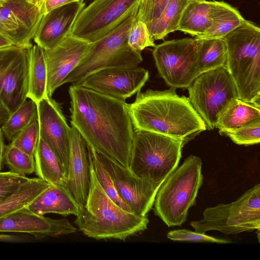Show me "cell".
<instances>
[{
  "label": "cell",
  "mask_w": 260,
  "mask_h": 260,
  "mask_svg": "<svg viewBox=\"0 0 260 260\" xmlns=\"http://www.w3.org/2000/svg\"><path fill=\"white\" fill-rule=\"evenodd\" d=\"M28 48L13 45L0 49V102L11 113L27 99Z\"/></svg>",
  "instance_id": "12"
},
{
  "label": "cell",
  "mask_w": 260,
  "mask_h": 260,
  "mask_svg": "<svg viewBox=\"0 0 260 260\" xmlns=\"http://www.w3.org/2000/svg\"><path fill=\"white\" fill-rule=\"evenodd\" d=\"M51 185L38 177L29 178L12 195L0 201V218L18 209L27 206Z\"/></svg>",
  "instance_id": "27"
},
{
  "label": "cell",
  "mask_w": 260,
  "mask_h": 260,
  "mask_svg": "<svg viewBox=\"0 0 260 260\" xmlns=\"http://www.w3.org/2000/svg\"><path fill=\"white\" fill-rule=\"evenodd\" d=\"M29 179L10 171L0 172V201L12 195Z\"/></svg>",
  "instance_id": "38"
},
{
  "label": "cell",
  "mask_w": 260,
  "mask_h": 260,
  "mask_svg": "<svg viewBox=\"0 0 260 260\" xmlns=\"http://www.w3.org/2000/svg\"><path fill=\"white\" fill-rule=\"evenodd\" d=\"M40 137L57 157L67 178L70 155V126L58 103L47 96L38 103Z\"/></svg>",
  "instance_id": "16"
},
{
  "label": "cell",
  "mask_w": 260,
  "mask_h": 260,
  "mask_svg": "<svg viewBox=\"0 0 260 260\" xmlns=\"http://www.w3.org/2000/svg\"><path fill=\"white\" fill-rule=\"evenodd\" d=\"M149 78V72L142 68L116 67L102 69L87 76L82 85L118 100L141 91Z\"/></svg>",
  "instance_id": "15"
},
{
  "label": "cell",
  "mask_w": 260,
  "mask_h": 260,
  "mask_svg": "<svg viewBox=\"0 0 260 260\" xmlns=\"http://www.w3.org/2000/svg\"><path fill=\"white\" fill-rule=\"evenodd\" d=\"M225 68L236 88L238 98L260 107V28L245 19L226 36Z\"/></svg>",
  "instance_id": "4"
},
{
  "label": "cell",
  "mask_w": 260,
  "mask_h": 260,
  "mask_svg": "<svg viewBox=\"0 0 260 260\" xmlns=\"http://www.w3.org/2000/svg\"><path fill=\"white\" fill-rule=\"evenodd\" d=\"M245 20L240 12L230 5L214 19L211 25L203 35L195 38L223 39L231 31L242 25Z\"/></svg>",
  "instance_id": "30"
},
{
  "label": "cell",
  "mask_w": 260,
  "mask_h": 260,
  "mask_svg": "<svg viewBox=\"0 0 260 260\" xmlns=\"http://www.w3.org/2000/svg\"><path fill=\"white\" fill-rule=\"evenodd\" d=\"M45 0H32L31 2L37 5L39 7L42 9V6Z\"/></svg>",
  "instance_id": "43"
},
{
  "label": "cell",
  "mask_w": 260,
  "mask_h": 260,
  "mask_svg": "<svg viewBox=\"0 0 260 260\" xmlns=\"http://www.w3.org/2000/svg\"><path fill=\"white\" fill-rule=\"evenodd\" d=\"M127 44L131 48L138 52L156 45L147 25L135 17L128 34Z\"/></svg>",
  "instance_id": "34"
},
{
  "label": "cell",
  "mask_w": 260,
  "mask_h": 260,
  "mask_svg": "<svg viewBox=\"0 0 260 260\" xmlns=\"http://www.w3.org/2000/svg\"><path fill=\"white\" fill-rule=\"evenodd\" d=\"M76 231L68 219L46 217L33 212L27 206L0 218V232L23 233L44 238L68 235Z\"/></svg>",
  "instance_id": "17"
},
{
  "label": "cell",
  "mask_w": 260,
  "mask_h": 260,
  "mask_svg": "<svg viewBox=\"0 0 260 260\" xmlns=\"http://www.w3.org/2000/svg\"><path fill=\"white\" fill-rule=\"evenodd\" d=\"M85 7L83 0L65 5L45 14L34 37L36 45L50 50L71 34L74 23Z\"/></svg>",
  "instance_id": "19"
},
{
  "label": "cell",
  "mask_w": 260,
  "mask_h": 260,
  "mask_svg": "<svg viewBox=\"0 0 260 260\" xmlns=\"http://www.w3.org/2000/svg\"><path fill=\"white\" fill-rule=\"evenodd\" d=\"M71 123L87 144L129 169L134 129L125 101L71 85Z\"/></svg>",
  "instance_id": "1"
},
{
  "label": "cell",
  "mask_w": 260,
  "mask_h": 260,
  "mask_svg": "<svg viewBox=\"0 0 260 260\" xmlns=\"http://www.w3.org/2000/svg\"><path fill=\"white\" fill-rule=\"evenodd\" d=\"M11 114L9 110L0 102V125L9 118Z\"/></svg>",
  "instance_id": "41"
},
{
  "label": "cell",
  "mask_w": 260,
  "mask_h": 260,
  "mask_svg": "<svg viewBox=\"0 0 260 260\" xmlns=\"http://www.w3.org/2000/svg\"><path fill=\"white\" fill-rule=\"evenodd\" d=\"M136 12L104 37L90 43L78 64L61 85L80 84L89 75L104 69L137 67L143 60L141 52L133 50L127 44L128 34Z\"/></svg>",
  "instance_id": "7"
},
{
  "label": "cell",
  "mask_w": 260,
  "mask_h": 260,
  "mask_svg": "<svg viewBox=\"0 0 260 260\" xmlns=\"http://www.w3.org/2000/svg\"><path fill=\"white\" fill-rule=\"evenodd\" d=\"M187 89L191 105L209 130L215 128L219 117L238 98L234 82L224 67L201 73Z\"/></svg>",
  "instance_id": "9"
},
{
  "label": "cell",
  "mask_w": 260,
  "mask_h": 260,
  "mask_svg": "<svg viewBox=\"0 0 260 260\" xmlns=\"http://www.w3.org/2000/svg\"><path fill=\"white\" fill-rule=\"evenodd\" d=\"M191 0H169L159 17L148 27L155 40H164L177 30L182 13Z\"/></svg>",
  "instance_id": "28"
},
{
  "label": "cell",
  "mask_w": 260,
  "mask_h": 260,
  "mask_svg": "<svg viewBox=\"0 0 260 260\" xmlns=\"http://www.w3.org/2000/svg\"><path fill=\"white\" fill-rule=\"evenodd\" d=\"M140 0H94L81 11L72 28L74 36L89 43L104 37L135 13Z\"/></svg>",
  "instance_id": "11"
},
{
  "label": "cell",
  "mask_w": 260,
  "mask_h": 260,
  "mask_svg": "<svg viewBox=\"0 0 260 260\" xmlns=\"http://www.w3.org/2000/svg\"><path fill=\"white\" fill-rule=\"evenodd\" d=\"M70 155L66 186L81 208L85 204L90 184L87 144L76 128L69 131Z\"/></svg>",
  "instance_id": "20"
},
{
  "label": "cell",
  "mask_w": 260,
  "mask_h": 260,
  "mask_svg": "<svg viewBox=\"0 0 260 260\" xmlns=\"http://www.w3.org/2000/svg\"><path fill=\"white\" fill-rule=\"evenodd\" d=\"M34 157L35 162V173L38 178L52 185L66 186V178L57 157L40 137Z\"/></svg>",
  "instance_id": "25"
},
{
  "label": "cell",
  "mask_w": 260,
  "mask_h": 260,
  "mask_svg": "<svg viewBox=\"0 0 260 260\" xmlns=\"http://www.w3.org/2000/svg\"><path fill=\"white\" fill-rule=\"evenodd\" d=\"M169 0H140L135 19L144 22L148 27L159 16Z\"/></svg>",
  "instance_id": "36"
},
{
  "label": "cell",
  "mask_w": 260,
  "mask_h": 260,
  "mask_svg": "<svg viewBox=\"0 0 260 260\" xmlns=\"http://www.w3.org/2000/svg\"><path fill=\"white\" fill-rule=\"evenodd\" d=\"M6 146L4 141V136L0 128V172H1L4 166V154Z\"/></svg>",
  "instance_id": "40"
},
{
  "label": "cell",
  "mask_w": 260,
  "mask_h": 260,
  "mask_svg": "<svg viewBox=\"0 0 260 260\" xmlns=\"http://www.w3.org/2000/svg\"><path fill=\"white\" fill-rule=\"evenodd\" d=\"M258 121H260V107L237 98L219 117L215 128L221 134Z\"/></svg>",
  "instance_id": "23"
},
{
  "label": "cell",
  "mask_w": 260,
  "mask_h": 260,
  "mask_svg": "<svg viewBox=\"0 0 260 260\" xmlns=\"http://www.w3.org/2000/svg\"><path fill=\"white\" fill-rule=\"evenodd\" d=\"M14 45L13 42L5 35L0 33V49Z\"/></svg>",
  "instance_id": "42"
},
{
  "label": "cell",
  "mask_w": 260,
  "mask_h": 260,
  "mask_svg": "<svg viewBox=\"0 0 260 260\" xmlns=\"http://www.w3.org/2000/svg\"><path fill=\"white\" fill-rule=\"evenodd\" d=\"M87 148L96 177L102 188L107 196L119 206L125 210L133 212L128 205L119 196L110 175L104 167L96 150L88 145Z\"/></svg>",
  "instance_id": "31"
},
{
  "label": "cell",
  "mask_w": 260,
  "mask_h": 260,
  "mask_svg": "<svg viewBox=\"0 0 260 260\" xmlns=\"http://www.w3.org/2000/svg\"><path fill=\"white\" fill-rule=\"evenodd\" d=\"M152 55L160 76L172 88H187L201 74L195 38L165 41L154 47Z\"/></svg>",
  "instance_id": "10"
},
{
  "label": "cell",
  "mask_w": 260,
  "mask_h": 260,
  "mask_svg": "<svg viewBox=\"0 0 260 260\" xmlns=\"http://www.w3.org/2000/svg\"><path fill=\"white\" fill-rule=\"evenodd\" d=\"M78 0H45L42 6L43 12L45 14L57 8Z\"/></svg>",
  "instance_id": "39"
},
{
  "label": "cell",
  "mask_w": 260,
  "mask_h": 260,
  "mask_svg": "<svg viewBox=\"0 0 260 260\" xmlns=\"http://www.w3.org/2000/svg\"><path fill=\"white\" fill-rule=\"evenodd\" d=\"M33 212L41 215L56 213L64 216H77L81 207L74 197L63 185H51L28 206Z\"/></svg>",
  "instance_id": "22"
},
{
  "label": "cell",
  "mask_w": 260,
  "mask_h": 260,
  "mask_svg": "<svg viewBox=\"0 0 260 260\" xmlns=\"http://www.w3.org/2000/svg\"><path fill=\"white\" fill-rule=\"evenodd\" d=\"M201 158L189 155L160 185L153 211L168 226H180L187 219L189 209L196 204L203 182Z\"/></svg>",
  "instance_id": "5"
},
{
  "label": "cell",
  "mask_w": 260,
  "mask_h": 260,
  "mask_svg": "<svg viewBox=\"0 0 260 260\" xmlns=\"http://www.w3.org/2000/svg\"><path fill=\"white\" fill-rule=\"evenodd\" d=\"M127 107L134 130L158 133L185 143L189 136L206 129L188 98L179 96L172 88L140 91Z\"/></svg>",
  "instance_id": "2"
},
{
  "label": "cell",
  "mask_w": 260,
  "mask_h": 260,
  "mask_svg": "<svg viewBox=\"0 0 260 260\" xmlns=\"http://www.w3.org/2000/svg\"><path fill=\"white\" fill-rule=\"evenodd\" d=\"M197 232L215 230L225 235L252 232L260 228V184L255 185L236 201L206 208L203 218L191 221Z\"/></svg>",
  "instance_id": "8"
},
{
  "label": "cell",
  "mask_w": 260,
  "mask_h": 260,
  "mask_svg": "<svg viewBox=\"0 0 260 260\" xmlns=\"http://www.w3.org/2000/svg\"><path fill=\"white\" fill-rule=\"evenodd\" d=\"M95 150L110 175L120 197L133 213L141 216H146L152 209L160 186L135 175L128 168L105 154Z\"/></svg>",
  "instance_id": "13"
},
{
  "label": "cell",
  "mask_w": 260,
  "mask_h": 260,
  "mask_svg": "<svg viewBox=\"0 0 260 260\" xmlns=\"http://www.w3.org/2000/svg\"><path fill=\"white\" fill-rule=\"evenodd\" d=\"M90 44L71 34L53 49L44 50L49 96L51 97L62 81L77 67Z\"/></svg>",
  "instance_id": "18"
},
{
  "label": "cell",
  "mask_w": 260,
  "mask_h": 260,
  "mask_svg": "<svg viewBox=\"0 0 260 260\" xmlns=\"http://www.w3.org/2000/svg\"><path fill=\"white\" fill-rule=\"evenodd\" d=\"M238 145H250L260 142V121L255 122L238 129L221 133Z\"/></svg>",
  "instance_id": "35"
},
{
  "label": "cell",
  "mask_w": 260,
  "mask_h": 260,
  "mask_svg": "<svg viewBox=\"0 0 260 260\" xmlns=\"http://www.w3.org/2000/svg\"><path fill=\"white\" fill-rule=\"evenodd\" d=\"M167 237L174 241H188L194 242H210L220 244L232 243L231 240L218 239L206 235L205 233L192 232L186 229L175 230L170 231Z\"/></svg>",
  "instance_id": "37"
},
{
  "label": "cell",
  "mask_w": 260,
  "mask_h": 260,
  "mask_svg": "<svg viewBox=\"0 0 260 260\" xmlns=\"http://www.w3.org/2000/svg\"><path fill=\"white\" fill-rule=\"evenodd\" d=\"M195 38L197 64L200 74L218 68H225L227 48L223 39Z\"/></svg>",
  "instance_id": "26"
},
{
  "label": "cell",
  "mask_w": 260,
  "mask_h": 260,
  "mask_svg": "<svg viewBox=\"0 0 260 260\" xmlns=\"http://www.w3.org/2000/svg\"><path fill=\"white\" fill-rule=\"evenodd\" d=\"M40 138L38 118L16 135L10 144L29 155L33 156Z\"/></svg>",
  "instance_id": "33"
},
{
  "label": "cell",
  "mask_w": 260,
  "mask_h": 260,
  "mask_svg": "<svg viewBox=\"0 0 260 260\" xmlns=\"http://www.w3.org/2000/svg\"><path fill=\"white\" fill-rule=\"evenodd\" d=\"M44 15L28 0H0V33L14 45L28 48Z\"/></svg>",
  "instance_id": "14"
},
{
  "label": "cell",
  "mask_w": 260,
  "mask_h": 260,
  "mask_svg": "<svg viewBox=\"0 0 260 260\" xmlns=\"http://www.w3.org/2000/svg\"><path fill=\"white\" fill-rule=\"evenodd\" d=\"M185 142L156 133L134 130L129 169L156 186L178 166Z\"/></svg>",
  "instance_id": "6"
},
{
  "label": "cell",
  "mask_w": 260,
  "mask_h": 260,
  "mask_svg": "<svg viewBox=\"0 0 260 260\" xmlns=\"http://www.w3.org/2000/svg\"><path fill=\"white\" fill-rule=\"evenodd\" d=\"M78 1H79V0H78ZM83 1H84V0H83Z\"/></svg>",
  "instance_id": "45"
},
{
  "label": "cell",
  "mask_w": 260,
  "mask_h": 260,
  "mask_svg": "<svg viewBox=\"0 0 260 260\" xmlns=\"http://www.w3.org/2000/svg\"><path fill=\"white\" fill-rule=\"evenodd\" d=\"M29 73L27 98L37 104L48 96L47 73L44 49L37 45L28 48Z\"/></svg>",
  "instance_id": "24"
},
{
  "label": "cell",
  "mask_w": 260,
  "mask_h": 260,
  "mask_svg": "<svg viewBox=\"0 0 260 260\" xmlns=\"http://www.w3.org/2000/svg\"><path fill=\"white\" fill-rule=\"evenodd\" d=\"M4 164L10 171L20 175L26 176L35 172L34 157L10 143L6 146Z\"/></svg>",
  "instance_id": "32"
},
{
  "label": "cell",
  "mask_w": 260,
  "mask_h": 260,
  "mask_svg": "<svg viewBox=\"0 0 260 260\" xmlns=\"http://www.w3.org/2000/svg\"><path fill=\"white\" fill-rule=\"evenodd\" d=\"M90 184L85 204L74 221L86 236L96 240L125 241L147 229V216L128 212L116 204L98 182L89 154Z\"/></svg>",
  "instance_id": "3"
},
{
  "label": "cell",
  "mask_w": 260,
  "mask_h": 260,
  "mask_svg": "<svg viewBox=\"0 0 260 260\" xmlns=\"http://www.w3.org/2000/svg\"><path fill=\"white\" fill-rule=\"evenodd\" d=\"M38 118V105L34 101L25 100L1 127L4 136L11 142L13 138Z\"/></svg>",
  "instance_id": "29"
},
{
  "label": "cell",
  "mask_w": 260,
  "mask_h": 260,
  "mask_svg": "<svg viewBox=\"0 0 260 260\" xmlns=\"http://www.w3.org/2000/svg\"><path fill=\"white\" fill-rule=\"evenodd\" d=\"M28 1H30V2H31V1H32V0H28Z\"/></svg>",
  "instance_id": "44"
},
{
  "label": "cell",
  "mask_w": 260,
  "mask_h": 260,
  "mask_svg": "<svg viewBox=\"0 0 260 260\" xmlns=\"http://www.w3.org/2000/svg\"><path fill=\"white\" fill-rule=\"evenodd\" d=\"M230 6L222 1L191 0L182 13L177 30L195 37L200 36Z\"/></svg>",
  "instance_id": "21"
}]
</instances>
